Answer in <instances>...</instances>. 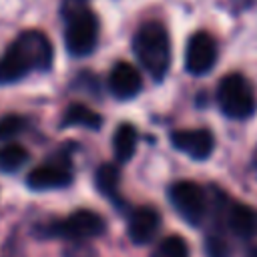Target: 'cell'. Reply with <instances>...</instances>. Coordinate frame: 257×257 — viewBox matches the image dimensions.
<instances>
[{"mask_svg":"<svg viewBox=\"0 0 257 257\" xmlns=\"http://www.w3.org/2000/svg\"><path fill=\"white\" fill-rule=\"evenodd\" d=\"M104 219L88 209H78L64 219H58L46 225L44 235L48 237H62L66 241L72 239H92L104 233Z\"/></svg>","mask_w":257,"mask_h":257,"instance_id":"cell-6","label":"cell"},{"mask_svg":"<svg viewBox=\"0 0 257 257\" xmlns=\"http://www.w3.org/2000/svg\"><path fill=\"white\" fill-rule=\"evenodd\" d=\"M133 50L141 66L155 80L165 78L171 66V40L161 22H145L133 38Z\"/></svg>","mask_w":257,"mask_h":257,"instance_id":"cell-2","label":"cell"},{"mask_svg":"<svg viewBox=\"0 0 257 257\" xmlns=\"http://www.w3.org/2000/svg\"><path fill=\"white\" fill-rule=\"evenodd\" d=\"M217 104L221 112L229 118L243 120L253 116L257 108V96L251 82L243 74H227L217 86Z\"/></svg>","mask_w":257,"mask_h":257,"instance_id":"cell-4","label":"cell"},{"mask_svg":"<svg viewBox=\"0 0 257 257\" xmlns=\"http://www.w3.org/2000/svg\"><path fill=\"white\" fill-rule=\"evenodd\" d=\"M205 251H207V257H229V245L221 231L215 229L213 233L207 235Z\"/></svg>","mask_w":257,"mask_h":257,"instance_id":"cell-19","label":"cell"},{"mask_svg":"<svg viewBox=\"0 0 257 257\" xmlns=\"http://www.w3.org/2000/svg\"><path fill=\"white\" fill-rule=\"evenodd\" d=\"M64 257H96V251L86 239H72L64 249Z\"/></svg>","mask_w":257,"mask_h":257,"instance_id":"cell-20","label":"cell"},{"mask_svg":"<svg viewBox=\"0 0 257 257\" xmlns=\"http://www.w3.org/2000/svg\"><path fill=\"white\" fill-rule=\"evenodd\" d=\"M227 229L239 239L257 237V211L245 203H229Z\"/></svg>","mask_w":257,"mask_h":257,"instance_id":"cell-12","label":"cell"},{"mask_svg":"<svg viewBox=\"0 0 257 257\" xmlns=\"http://www.w3.org/2000/svg\"><path fill=\"white\" fill-rule=\"evenodd\" d=\"M52 64V44L40 30L18 34L0 56V84L22 80L30 72L48 70Z\"/></svg>","mask_w":257,"mask_h":257,"instance_id":"cell-1","label":"cell"},{"mask_svg":"<svg viewBox=\"0 0 257 257\" xmlns=\"http://www.w3.org/2000/svg\"><path fill=\"white\" fill-rule=\"evenodd\" d=\"M108 86H110V92L116 98L128 100V98H135L141 92V88H143V76L137 70V66L128 64V62H116L112 66V70H110Z\"/></svg>","mask_w":257,"mask_h":257,"instance_id":"cell-10","label":"cell"},{"mask_svg":"<svg viewBox=\"0 0 257 257\" xmlns=\"http://www.w3.org/2000/svg\"><path fill=\"white\" fill-rule=\"evenodd\" d=\"M112 149H114V159L118 163H126L133 159L137 151V131L133 124L122 122L118 124L114 137H112Z\"/></svg>","mask_w":257,"mask_h":257,"instance_id":"cell-13","label":"cell"},{"mask_svg":"<svg viewBox=\"0 0 257 257\" xmlns=\"http://www.w3.org/2000/svg\"><path fill=\"white\" fill-rule=\"evenodd\" d=\"M171 143L177 151L189 155L195 161H205L215 147V139L207 128H191V131H177L171 135Z\"/></svg>","mask_w":257,"mask_h":257,"instance_id":"cell-8","label":"cell"},{"mask_svg":"<svg viewBox=\"0 0 257 257\" xmlns=\"http://www.w3.org/2000/svg\"><path fill=\"white\" fill-rule=\"evenodd\" d=\"M62 14L66 20L64 42L72 56H88L96 48L98 22L86 0H64Z\"/></svg>","mask_w":257,"mask_h":257,"instance_id":"cell-3","label":"cell"},{"mask_svg":"<svg viewBox=\"0 0 257 257\" xmlns=\"http://www.w3.org/2000/svg\"><path fill=\"white\" fill-rule=\"evenodd\" d=\"M26 118L18 116V114H8L4 118H0V141H8L16 135H20L26 128Z\"/></svg>","mask_w":257,"mask_h":257,"instance_id":"cell-18","label":"cell"},{"mask_svg":"<svg viewBox=\"0 0 257 257\" xmlns=\"http://www.w3.org/2000/svg\"><path fill=\"white\" fill-rule=\"evenodd\" d=\"M72 124L90 128V131H98L100 124H102V118H100L98 112H94V110L88 108L86 104L74 102V104H70V106L66 108L64 118H62V126H72Z\"/></svg>","mask_w":257,"mask_h":257,"instance_id":"cell-14","label":"cell"},{"mask_svg":"<svg viewBox=\"0 0 257 257\" xmlns=\"http://www.w3.org/2000/svg\"><path fill=\"white\" fill-rule=\"evenodd\" d=\"M253 163H255V167H257V151H255V157H253Z\"/></svg>","mask_w":257,"mask_h":257,"instance_id":"cell-22","label":"cell"},{"mask_svg":"<svg viewBox=\"0 0 257 257\" xmlns=\"http://www.w3.org/2000/svg\"><path fill=\"white\" fill-rule=\"evenodd\" d=\"M217 62V44L209 32H195L185 50V68L195 74H207Z\"/></svg>","mask_w":257,"mask_h":257,"instance_id":"cell-7","label":"cell"},{"mask_svg":"<svg viewBox=\"0 0 257 257\" xmlns=\"http://www.w3.org/2000/svg\"><path fill=\"white\" fill-rule=\"evenodd\" d=\"M28 151L18 143H8L0 147V171L2 173H16L28 163Z\"/></svg>","mask_w":257,"mask_h":257,"instance_id":"cell-16","label":"cell"},{"mask_svg":"<svg viewBox=\"0 0 257 257\" xmlns=\"http://www.w3.org/2000/svg\"><path fill=\"white\" fill-rule=\"evenodd\" d=\"M151 257H189V245L179 235H169L153 249Z\"/></svg>","mask_w":257,"mask_h":257,"instance_id":"cell-17","label":"cell"},{"mask_svg":"<svg viewBox=\"0 0 257 257\" xmlns=\"http://www.w3.org/2000/svg\"><path fill=\"white\" fill-rule=\"evenodd\" d=\"M72 173L68 163H46L28 173V187L34 191H48V189H60L70 185Z\"/></svg>","mask_w":257,"mask_h":257,"instance_id":"cell-9","label":"cell"},{"mask_svg":"<svg viewBox=\"0 0 257 257\" xmlns=\"http://www.w3.org/2000/svg\"><path fill=\"white\" fill-rule=\"evenodd\" d=\"M94 183H96L98 191H100L106 199L118 203L120 171H118V167H116L114 163H104V165H100V167L96 169V173H94Z\"/></svg>","mask_w":257,"mask_h":257,"instance_id":"cell-15","label":"cell"},{"mask_svg":"<svg viewBox=\"0 0 257 257\" xmlns=\"http://www.w3.org/2000/svg\"><path fill=\"white\" fill-rule=\"evenodd\" d=\"M169 199L175 211L193 227H201L209 215L211 199L193 181H177L169 189Z\"/></svg>","mask_w":257,"mask_h":257,"instance_id":"cell-5","label":"cell"},{"mask_svg":"<svg viewBox=\"0 0 257 257\" xmlns=\"http://www.w3.org/2000/svg\"><path fill=\"white\" fill-rule=\"evenodd\" d=\"M247 257H257V247H255L253 251H249V255H247Z\"/></svg>","mask_w":257,"mask_h":257,"instance_id":"cell-21","label":"cell"},{"mask_svg":"<svg viewBox=\"0 0 257 257\" xmlns=\"http://www.w3.org/2000/svg\"><path fill=\"white\" fill-rule=\"evenodd\" d=\"M161 227V215L153 207H137L128 217V237L135 245L151 243Z\"/></svg>","mask_w":257,"mask_h":257,"instance_id":"cell-11","label":"cell"}]
</instances>
